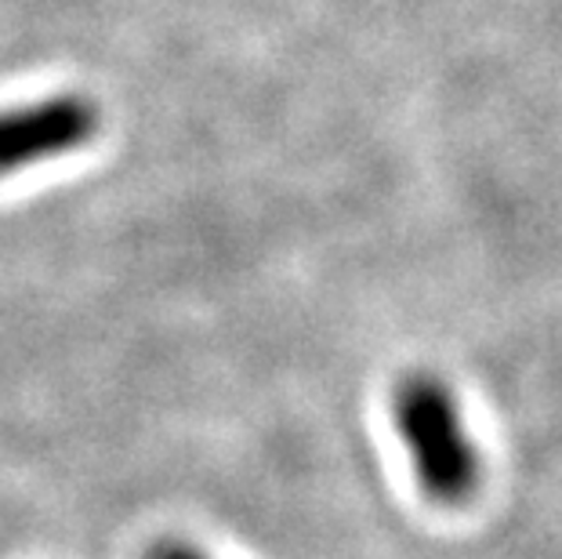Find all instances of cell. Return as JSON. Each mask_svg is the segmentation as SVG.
Segmentation results:
<instances>
[{"mask_svg":"<svg viewBox=\"0 0 562 559\" xmlns=\"http://www.w3.org/2000/svg\"><path fill=\"white\" fill-rule=\"evenodd\" d=\"M392 422L411 455L417 487L447 508L472 502L483 466L447 382L428 371L406 374L392 392Z\"/></svg>","mask_w":562,"mask_h":559,"instance_id":"cell-1","label":"cell"},{"mask_svg":"<svg viewBox=\"0 0 562 559\" xmlns=\"http://www.w3.org/2000/svg\"><path fill=\"white\" fill-rule=\"evenodd\" d=\"M146 559H207L203 552H196L193 545H182V541H164L157 545Z\"/></svg>","mask_w":562,"mask_h":559,"instance_id":"cell-3","label":"cell"},{"mask_svg":"<svg viewBox=\"0 0 562 559\" xmlns=\"http://www.w3.org/2000/svg\"><path fill=\"white\" fill-rule=\"evenodd\" d=\"M99 127V105L80 91H58L15 110H0V178L83 149Z\"/></svg>","mask_w":562,"mask_h":559,"instance_id":"cell-2","label":"cell"}]
</instances>
